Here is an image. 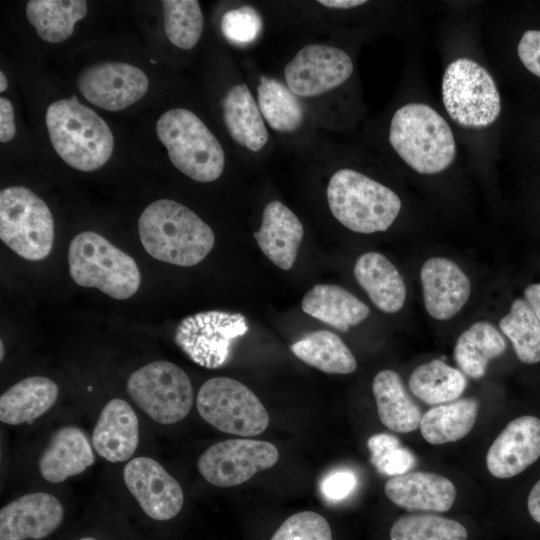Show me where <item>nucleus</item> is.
<instances>
[{"instance_id":"f257e3e1","label":"nucleus","mask_w":540,"mask_h":540,"mask_svg":"<svg viewBox=\"0 0 540 540\" xmlns=\"http://www.w3.org/2000/svg\"><path fill=\"white\" fill-rule=\"evenodd\" d=\"M138 232L149 255L182 267L200 263L215 242L207 223L188 207L170 199L156 200L144 209Z\"/></svg>"},{"instance_id":"f03ea898","label":"nucleus","mask_w":540,"mask_h":540,"mask_svg":"<svg viewBox=\"0 0 540 540\" xmlns=\"http://www.w3.org/2000/svg\"><path fill=\"white\" fill-rule=\"evenodd\" d=\"M389 142L414 171L433 175L447 169L456 156V142L445 119L431 106L408 103L390 122Z\"/></svg>"},{"instance_id":"7ed1b4c3","label":"nucleus","mask_w":540,"mask_h":540,"mask_svg":"<svg viewBox=\"0 0 540 540\" xmlns=\"http://www.w3.org/2000/svg\"><path fill=\"white\" fill-rule=\"evenodd\" d=\"M45 121L53 148L72 168L94 171L112 155L114 137L108 124L75 96L50 104Z\"/></svg>"},{"instance_id":"20e7f679","label":"nucleus","mask_w":540,"mask_h":540,"mask_svg":"<svg viewBox=\"0 0 540 540\" xmlns=\"http://www.w3.org/2000/svg\"><path fill=\"white\" fill-rule=\"evenodd\" d=\"M326 193L333 216L357 233L386 231L401 210V200L393 190L352 169L336 171Z\"/></svg>"},{"instance_id":"39448f33","label":"nucleus","mask_w":540,"mask_h":540,"mask_svg":"<svg viewBox=\"0 0 540 540\" xmlns=\"http://www.w3.org/2000/svg\"><path fill=\"white\" fill-rule=\"evenodd\" d=\"M68 264L76 284L97 288L117 300L133 296L141 283L136 261L92 231L81 232L71 240Z\"/></svg>"},{"instance_id":"423d86ee","label":"nucleus","mask_w":540,"mask_h":540,"mask_svg":"<svg viewBox=\"0 0 540 540\" xmlns=\"http://www.w3.org/2000/svg\"><path fill=\"white\" fill-rule=\"evenodd\" d=\"M159 140L172 164L198 182L219 178L225 166L224 150L202 120L190 110L174 108L156 123Z\"/></svg>"},{"instance_id":"0eeeda50","label":"nucleus","mask_w":540,"mask_h":540,"mask_svg":"<svg viewBox=\"0 0 540 540\" xmlns=\"http://www.w3.org/2000/svg\"><path fill=\"white\" fill-rule=\"evenodd\" d=\"M446 112L459 126L480 129L492 125L501 113V98L491 74L469 58H458L442 78Z\"/></svg>"},{"instance_id":"6e6552de","label":"nucleus","mask_w":540,"mask_h":540,"mask_svg":"<svg viewBox=\"0 0 540 540\" xmlns=\"http://www.w3.org/2000/svg\"><path fill=\"white\" fill-rule=\"evenodd\" d=\"M0 238L26 260L46 258L54 242V221L47 204L26 187L2 189Z\"/></svg>"},{"instance_id":"1a4fd4ad","label":"nucleus","mask_w":540,"mask_h":540,"mask_svg":"<svg viewBox=\"0 0 540 540\" xmlns=\"http://www.w3.org/2000/svg\"><path fill=\"white\" fill-rule=\"evenodd\" d=\"M196 406L200 416L219 431L243 437L261 434L269 415L258 397L243 383L213 377L200 387Z\"/></svg>"},{"instance_id":"9d476101","label":"nucleus","mask_w":540,"mask_h":540,"mask_svg":"<svg viewBox=\"0 0 540 540\" xmlns=\"http://www.w3.org/2000/svg\"><path fill=\"white\" fill-rule=\"evenodd\" d=\"M126 388L133 401L160 424L181 421L193 404V388L188 375L169 361H154L134 371Z\"/></svg>"},{"instance_id":"9b49d317","label":"nucleus","mask_w":540,"mask_h":540,"mask_svg":"<svg viewBox=\"0 0 540 540\" xmlns=\"http://www.w3.org/2000/svg\"><path fill=\"white\" fill-rule=\"evenodd\" d=\"M247 331L244 315L211 310L185 317L176 328L174 340L194 363L217 369L229 361L236 339Z\"/></svg>"},{"instance_id":"f8f14e48","label":"nucleus","mask_w":540,"mask_h":540,"mask_svg":"<svg viewBox=\"0 0 540 540\" xmlns=\"http://www.w3.org/2000/svg\"><path fill=\"white\" fill-rule=\"evenodd\" d=\"M279 459L275 445L253 439H229L210 446L197 461L202 477L217 487H233L258 471L274 466Z\"/></svg>"},{"instance_id":"ddd939ff","label":"nucleus","mask_w":540,"mask_h":540,"mask_svg":"<svg viewBox=\"0 0 540 540\" xmlns=\"http://www.w3.org/2000/svg\"><path fill=\"white\" fill-rule=\"evenodd\" d=\"M354 66L350 56L334 46L308 44L284 68L290 90L313 97L334 89L349 79Z\"/></svg>"},{"instance_id":"4468645a","label":"nucleus","mask_w":540,"mask_h":540,"mask_svg":"<svg viewBox=\"0 0 540 540\" xmlns=\"http://www.w3.org/2000/svg\"><path fill=\"white\" fill-rule=\"evenodd\" d=\"M77 86L93 105L108 111H120L146 94L149 81L136 66L108 61L85 68L79 74Z\"/></svg>"},{"instance_id":"2eb2a0df","label":"nucleus","mask_w":540,"mask_h":540,"mask_svg":"<svg viewBox=\"0 0 540 540\" xmlns=\"http://www.w3.org/2000/svg\"><path fill=\"white\" fill-rule=\"evenodd\" d=\"M123 479L150 518L165 521L180 512L184 501L182 488L154 459L145 456L133 458L124 467Z\"/></svg>"},{"instance_id":"dca6fc26","label":"nucleus","mask_w":540,"mask_h":540,"mask_svg":"<svg viewBox=\"0 0 540 540\" xmlns=\"http://www.w3.org/2000/svg\"><path fill=\"white\" fill-rule=\"evenodd\" d=\"M540 457V419L524 415L510 421L486 455L487 469L500 479L514 477Z\"/></svg>"},{"instance_id":"f3484780","label":"nucleus","mask_w":540,"mask_h":540,"mask_svg":"<svg viewBox=\"0 0 540 540\" xmlns=\"http://www.w3.org/2000/svg\"><path fill=\"white\" fill-rule=\"evenodd\" d=\"M63 517V506L52 494L23 495L0 510V540L43 539L60 526Z\"/></svg>"},{"instance_id":"a211bd4d","label":"nucleus","mask_w":540,"mask_h":540,"mask_svg":"<svg viewBox=\"0 0 540 540\" xmlns=\"http://www.w3.org/2000/svg\"><path fill=\"white\" fill-rule=\"evenodd\" d=\"M424 305L437 320L454 317L466 304L471 293L467 275L452 260L432 257L420 271Z\"/></svg>"},{"instance_id":"6ab92c4d","label":"nucleus","mask_w":540,"mask_h":540,"mask_svg":"<svg viewBox=\"0 0 540 540\" xmlns=\"http://www.w3.org/2000/svg\"><path fill=\"white\" fill-rule=\"evenodd\" d=\"M386 496L395 505L413 512H446L456 499V487L448 478L431 472H410L389 479Z\"/></svg>"},{"instance_id":"aec40b11","label":"nucleus","mask_w":540,"mask_h":540,"mask_svg":"<svg viewBox=\"0 0 540 540\" xmlns=\"http://www.w3.org/2000/svg\"><path fill=\"white\" fill-rule=\"evenodd\" d=\"M139 443L135 411L123 399L110 400L102 409L92 434L95 451L109 462L127 461Z\"/></svg>"},{"instance_id":"412c9836","label":"nucleus","mask_w":540,"mask_h":540,"mask_svg":"<svg viewBox=\"0 0 540 540\" xmlns=\"http://www.w3.org/2000/svg\"><path fill=\"white\" fill-rule=\"evenodd\" d=\"M304 229L296 214L280 201L269 202L254 237L261 251L277 267L289 270L294 265Z\"/></svg>"},{"instance_id":"4be33fe9","label":"nucleus","mask_w":540,"mask_h":540,"mask_svg":"<svg viewBox=\"0 0 540 540\" xmlns=\"http://www.w3.org/2000/svg\"><path fill=\"white\" fill-rule=\"evenodd\" d=\"M94 460L85 433L76 426H64L52 434L39 458L38 468L46 481L60 483L83 473Z\"/></svg>"},{"instance_id":"5701e85b","label":"nucleus","mask_w":540,"mask_h":540,"mask_svg":"<svg viewBox=\"0 0 540 540\" xmlns=\"http://www.w3.org/2000/svg\"><path fill=\"white\" fill-rule=\"evenodd\" d=\"M354 276L373 304L385 313H396L406 300V286L397 268L381 253L366 252L354 265Z\"/></svg>"},{"instance_id":"b1692460","label":"nucleus","mask_w":540,"mask_h":540,"mask_svg":"<svg viewBox=\"0 0 540 540\" xmlns=\"http://www.w3.org/2000/svg\"><path fill=\"white\" fill-rule=\"evenodd\" d=\"M303 312L333 328L347 332L365 320L369 307L346 289L331 284H317L303 297Z\"/></svg>"},{"instance_id":"393cba45","label":"nucleus","mask_w":540,"mask_h":540,"mask_svg":"<svg viewBox=\"0 0 540 540\" xmlns=\"http://www.w3.org/2000/svg\"><path fill=\"white\" fill-rule=\"evenodd\" d=\"M223 120L231 138L239 145L257 152L269 135L259 106L246 84L233 85L222 100Z\"/></svg>"},{"instance_id":"a878e982","label":"nucleus","mask_w":540,"mask_h":540,"mask_svg":"<svg viewBox=\"0 0 540 540\" xmlns=\"http://www.w3.org/2000/svg\"><path fill=\"white\" fill-rule=\"evenodd\" d=\"M57 384L43 376L25 378L0 397V420L5 424L29 423L44 415L56 402Z\"/></svg>"},{"instance_id":"bb28decb","label":"nucleus","mask_w":540,"mask_h":540,"mask_svg":"<svg viewBox=\"0 0 540 540\" xmlns=\"http://www.w3.org/2000/svg\"><path fill=\"white\" fill-rule=\"evenodd\" d=\"M372 391L384 426L399 433H409L419 427L421 409L409 396L395 371L386 369L378 372L372 382Z\"/></svg>"},{"instance_id":"cd10ccee","label":"nucleus","mask_w":540,"mask_h":540,"mask_svg":"<svg viewBox=\"0 0 540 540\" xmlns=\"http://www.w3.org/2000/svg\"><path fill=\"white\" fill-rule=\"evenodd\" d=\"M506 341L487 321L472 324L460 334L454 347V359L461 371L473 378L483 377L489 362L506 351Z\"/></svg>"},{"instance_id":"c85d7f7f","label":"nucleus","mask_w":540,"mask_h":540,"mask_svg":"<svg viewBox=\"0 0 540 540\" xmlns=\"http://www.w3.org/2000/svg\"><path fill=\"white\" fill-rule=\"evenodd\" d=\"M479 403L464 398L429 409L422 415L420 431L430 444L441 445L464 438L473 428Z\"/></svg>"},{"instance_id":"c756f323","label":"nucleus","mask_w":540,"mask_h":540,"mask_svg":"<svg viewBox=\"0 0 540 540\" xmlns=\"http://www.w3.org/2000/svg\"><path fill=\"white\" fill-rule=\"evenodd\" d=\"M290 349L301 361L328 374H349L357 368L351 350L331 331L311 332L293 343Z\"/></svg>"},{"instance_id":"7c9ffc66","label":"nucleus","mask_w":540,"mask_h":540,"mask_svg":"<svg viewBox=\"0 0 540 540\" xmlns=\"http://www.w3.org/2000/svg\"><path fill=\"white\" fill-rule=\"evenodd\" d=\"M83 0H30L26 16L38 35L46 42L60 43L68 39L76 22L87 14Z\"/></svg>"},{"instance_id":"2f4dec72","label":"nucleus","mask_w":540,"mask_h":540,"mask_svg":"<svg viewBox=\"0 0 540 540\" xmlns=\"http://www.w3.org/2000/svg\"><path fill=\"white\" fill-rule=\"evenodd\" d=\"M408 386L421 401L439 405L458 399L467 386V380L462 371L434 359L414 369Z\"/></svg>"},{"instance_id":"473e14b6","label":"nucleus","mask_w":540,"mask_h":540,"mask_svg":"<svg viewBox=\"0 0 540 540\" xmlns=\"http://www.w3.org/2000/svg\"><path fill=\"white\" fill-rule=\"evenodd\" d=\"M257 99L261 114L272 129L288 133L301 126L303 106L296 94L280 81L262 76L257 87Z\"/></svg>"},{"instance_id":"72a5a7b5","label":"nucleus","mask_w":540,"mask_h":540,"mask_svg":"<svg viewBox=\"0 0 540 540\" xmlns=\"http://www.w3.org/2000/svg\"><path fill=\"white\" fill-rule=\"evenodd\" d=\"M499 327L521 362H540V321L525 300L516 299L512 303L509 312L499 321Z\"/></svg>"},{"instance_id":"f704fd0d","label":"nucleus","mask_w":540,"mask_h":540,"mask_svg":"<svg viewBox=\"0 0 540 540\" xmlns=\"http://www.w3.org/2000/svg\"><path fill=\"white\" fill-rule=\"evenodd\" d=\"M391 540H467L460 522L434 514H409L398 518L390 529Z\"/></svg>"},{"instance_id":"c9c22d12","label":"nucleus","mask_w":540,"mask_h":540,"mask_svg":"<svg viewBox=\"0 0 540 540\" xmlns=\"http://www.w3.org/2000/svg\"><path fill=\"white\" fill-rule=\"evenodd\" d=\"M164 30L169 41L178 48L192 49L199 41L204 18L196 0H164L161 2Z\"/></svg>"},{"instance_id":"e433bc0d","label":"nucleus","mask_w":540,"mask_h":540,"mask_svg":"<svg viewBox=\"0 0 540 540\" xmlns=\"http://www.w3.org/2000/svg\"><path fill=\"white\" fill-rule=\"evenodd\" d=\"M367 446L372 465L382 474L395 477L404 475L416 463L414 454L391 434H375L368 439Z\"/></svg>"},{"instance_id":"4c0bfd02","label":"nucleus","mask_w":540,"mask_h":540,"mask_svg":"<svg viewBox=\"0 0 540 540\" xmlns=\"http://www.w3.org/2000/svg\"><path fill=\"white\" fill-rule=\"evenodd\" d=\"M270 540H332V532L322 515L302 511L288 517Z\"/></svg>"},{"instance_id":"58836bf2","label":"nucleus","mask_w":540,"mask_h":540,"mask_svg":"<svg viewBox=\"0 0 540 540\" xmlns=\"http://www.w3.org/2000/svg\"><path fill=\"white\" fill-rule=\"evenodd\" d=\"M262 30V18L250 5H242L227 11L221 19L224 37L234 45H247L254 42Z\"/></svg>"},{"instance_id":"ea45409f","label":"nucleus","mask_w":540,"mask_h":540,"mask_svg":"<svg viewBox=\"0 0 540 540\" xmlns=\"http://www.w3.org/2000/svg\"><path fill=\"white\" fill-rule=\"evenodd\" d=\"M357 484L356 476L349 470H335L328 473L322 480L320 489L329 500L346 498Z\"/></svg>"},{"instance_id":"a19ab883","label":"nucleus","mask_w":540,"mask_h":540,"mask_svg":"<svg viewBox=\"0 0 540 540\" xmlns=\"http://www.w3.org/2000/svg\"><path fill=\"white\" fill-rule=\"evenodd\" d=\"M522 64L540 78V30H526L517 46Z\"/></svg>"},{"instance_id":"79ce46f5","label":"nucleus","mask_w":540,"mask_h":540,"mask_svg":"<svg viewBox=\"0 0 540 540\" xmlns=\"http://www.w3.org/2000/svg\"><path fill=\"white\" fill-rule=\"evenodd\" d=\"M16 133L14 109L10 100L0 98V141L5 143L12 140Z\"/></svg>"},{"instance_id":"37998d69","label":"nucleus","mask_w":540,"mask_h":540,"mask_svg":"<svg viewBox=\"0 0 540 540\" xmlns=\"http://www.w3.org/2000/svg\"><path fill=\"white\" fill-rule=\"evenodd\" d=\"M527 507L532 519L540 524V479L529 493Z\"/></svg>"},{"instance_id":"c03bdc74","label":"nucleus","mask_w":540,"mask_h":540,"mask_svg":"<svg viewBox=\"0 0 540 540\" xmlns=\"http://www.w3.org/2000/svg\"><path fill=\"white\" fill-rule=\"evenodd\" d=\"M527 304L540 321V283L531 284L524 290Z\"/></svg>"},{"instance_id":"a18cd8bd","label":"nucleus","mask_w":540,"mask_h":540,"mask_svg":"<svg viewBox=\"0 0 540 540\" xmlns=\"http://www.w3.org/2000/svg\"><path fill=\"white\" fill-rule=\"evenodd\" d=\"M365 0H320L319 4L335 9H350L365 4Z\"/></svg>"},{"instance_id":"49530a36","label":"nucleus","mask_w":540,"mask_h":540,"mask_svg":"<svg viewBox=\"0 0 540 540\" xmlns=\"http://www.w3.org/2000/svg\"><path fill=\"white\" fill-rule=\"evenodd\" d=\"M8 81L5 74L0 72V92H4L7 89Z\"/></svg>"},{"instance_id":"de8ad7c7","label":"nucleus","mask_w":540,"mask_h":540,"mask_svg":"<svg viewBox=\"0 0 540 540\" xmlns=\"http://www.w3.org/2000/svg\"><path fill=\"white\" fill-rule=\"evenodd\" d=\"M4 352H5V351H4V345H3V341L1 340V341H0V353H1V354H0V360H1V361H2L3 358H4Z\"/></svg>"},{"instance_id":"09e8293b","label":"nucleus","mask_w":540,"mask_h":540,"mask_svg":"<svg viewBox=\"0 0 540 540\" xmlns=\"http://www.w3.org/2000/svg\"><path fill=\"white\" fill-rule=\"evenodd\" d=\"M80 540H96V539L92 537H84V538H81Z\"/></svg>"}]
</instances>
